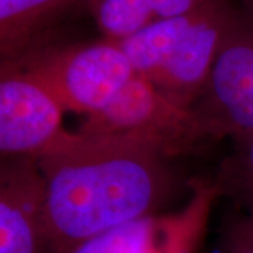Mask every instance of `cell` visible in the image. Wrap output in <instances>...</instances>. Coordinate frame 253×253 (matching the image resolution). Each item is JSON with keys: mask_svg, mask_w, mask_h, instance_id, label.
I'll return each instance as SVG.
<instances>
[{"mask_svg": "<svg viewBox=\"0 0 253 253\" xmlns=\"http://www.w3.org/2000/svg\"><path fill=\"white\" fill-rule=\"evenodd\" d=\"M45 186L37 158H1L0 253H49Z\"/></svg>", "mask_w": 253, "mask_h": 253, "instance_id": "obj_8", "label": "cell"}, {"mask_svg": "<svg viewBox=\"0 0 253 253\" xmlns=\"http://www.w3.org/2000/svg\"><path fill=\"white\" fill-rule=\"evenodd\" d=\"M156 18L184 16L201 9L211 0H149Z\"/></svg>", "mask_w": 253, "mask_h": 253, "instance_id": "obj_13", "label": "cell"}, {"mask_svg": "<svg viewBox=\"0 0 253 253\" xmlns=\"http://www.w3.org/2000/svg\"><path fill=\"white\" fill-rule=\"evenodd\" d=\"M212 183L219 197L229 200L234 210L253 212V134L232 141V149L222 159Z\"/></svg>", "mask_w": 253, "mask_h": 253, "instance_id": "obj_10", "label": "cell"}, {"mask_svg": "<svg viewBox=\"0 0 253 253\" xmlns=\"http://www.w3.org/2000/svg\"><path fill=\"white\" fill-rule=\"evenodd\" d=\"M101 38L121 42L156 20L149 0H86Z\"/></svg>", "mask_w": 253, "mask_h": 253, "instance_id": "obj_11", "label": "cell"}, {"mask_svg": "<svg viewBox=\"0 0 253 253\" xmlns=\"http://www.w3.org/2000/svg\"><path fill=\"white\" fill-rule=\"evenodd\" d=\"M215 253H253V212L234 210L222 226Z\"/></svg>", "mask_w": 253, "mask_h": 253, "instance_id": "obj_12", "label": "cell"}, {"mask_svg": "<svg viewBox=\"0 0 253 253\" xmlns=\"http://www.w3.org/2000/svg\"><path fill=\"white\" fill-rule=\"evenodd\" d=\"M234 0H211L196 10L159 69L146 81L183 109H191L207 86L225 36Z\"/></svg>", "mask_w": 253, "mask_h": 253, "instance_id": "obj_7", "label": "cell"}, {"mask_svg": "<svg viewBox=\"0 0 253 253\" xmlns=\"http://www.w3.org/2000/svg\"><path fill=\"white\" fill-rule=\"evenodd\" d=\"M219 199L212 180L199 181L187 206L176 212H158L109 229L65 253H199L214 203Z\"/></svg>", "mask_w": 253, "mask_h": 253, "instance_id": "obj_6", "label": "cell"}, {"mask_svg": "<svg viewBox=\"0 0 253 253\" xmlns=\"http://www.w3.org/2000/svg\"><path fill=\"white\" fill-rule=\"evenodd\" d=\"M41 82L65 111L86 118L104 109L136 72L118 42H36L9 59Z\"/></svg>", "mask_w": 253, "mask_h": 253, "instance_id": "obj_2", "label": "cell"}, {"mask_svg": "<svg viewBox=\"0 0 253 253\" xmlns=\"http://www.w3.org/2000/svg\"><path fill=\"white\" fill-rule=\"evenodd\" d=\"M170 156L129 135L71 132L37 162L45 186L49 253H65L109 229L161 212L174 189Z\"/></svg>", "mask_w": 253, "mask_h": 253, "instance_id": "obj_1", "label": "cell"}, {"mask_svg": "<svg viewBox=\"0 0 253 253\" xmlns=\"http://www.w3.org/2000/svg\"><path fill=\"white\" fill-rule=\"evenodd\" d=\"M76 0H0V54L13 59L41 40L42 33Z\"/></svg>", "mask_w": 253, "mask_h": 253, "instance_id": "obj_9", "label": "cell"}, {"mask_svg": "<svg viewBox=\"0 0 253 253\" xmlns=\"http://www.w3.org/2000/svg\"><path fill=\"white\" fill-rule=\"evenodd\" d=\"M79 132L144 138L159 145L170 158L196 154L204 148L191 110L174 104L139 75L104 109L86 118Z\"/></svg>", "mask_w": 253, "mask_h": 253, "instance_id": "obj_4", "label": "cell"}, {"mask_svg": "<svg viewBox=\"0 0 253 253\" xmlns=\"http://www.w3.org/2000/svg\"><path fill=\"white\" fill-rule=\"evenodd\" d=\"M66 111L31 73L9 59L0 68L1 158H38L71 135L63 126Z\"/></svg>", "mask_w": 253, "mask_h": 253, "instance_id": "obj_5", "label": "cell"}, {"mask_svg": "<svg viewBox=\"0 0 253 253\" xmlns=\"http://www.w3.org/2000/svg\"><path fill=\"white\" fill-rule=\"evenodd\" d=\"M190 110L204 148L253 134V0H234L207 86Z\"/></svg>", "mask_w": 253, "mask_h": 253, "instance_id": "obj_3", "label": "cell"}]
</instances>
